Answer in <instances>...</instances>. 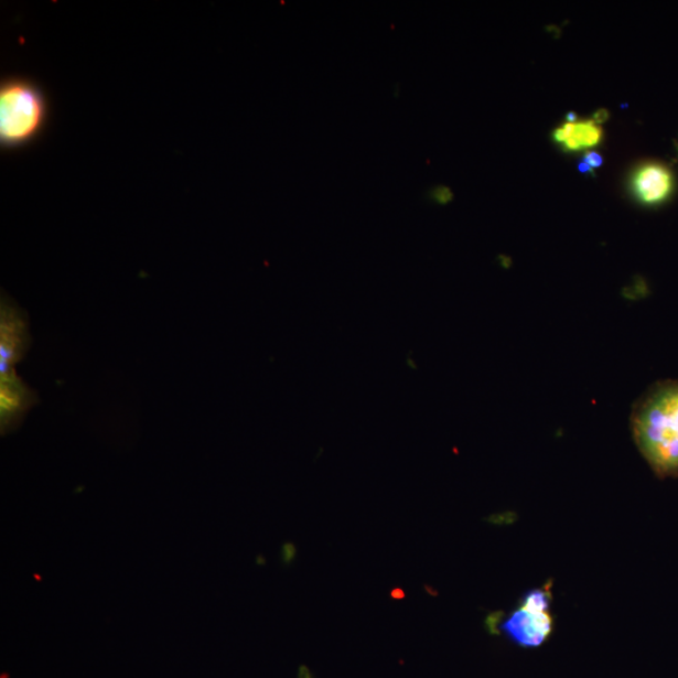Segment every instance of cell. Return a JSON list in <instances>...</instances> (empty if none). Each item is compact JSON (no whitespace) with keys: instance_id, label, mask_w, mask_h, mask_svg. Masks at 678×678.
<instances>
[{"instance_id":"cell-4","label":"cell","mask_w":678,"mask_h":678,"mask_svg":"<svg viewBox=\"0 0 678 678\" xmlns=\"http://www.w3.org/2000/svg\"><path fill=\"white\" fill-rule=\"evenodd\" d=\"M30 341L25 314L8 300H3L0 310V376L14 369L29 349Z\"/></svg>"},{"instance_id":"cell-3","label":"cell","mask_w":678,"mask_h":678,"mask_svg":"<svg viewBox=\"0 0 678 678\" xmlns=\"http://www.w3.org/2000/svg\"><path fill=\"white\" fill-rule=\"evenodd\" d=\"M551 593L538 588L523 596L517 610L502 623V631L514 644L526 648L539 647L553 632Z\"/></svg>"},{"instance_id":"cell-10","label":"cell","mask_w":678,"mask_h":678,"mask_svg":"<svg viewBox=\"0 0 678 678\" xmlns=\"http://www.w3.org/2000/svg\"><path fill=\"white\" fill-rule=\"evenodd\" d=\"M297 555V550L294 548L293 545H291V542H288V545H286L283 547V559L286 563L292 562V560L294 559Z\"/></svg>"},{"instance_id":"cell-2","label":"cell","mask_w":678,"mask_h":678,"mask_svg":"<svg viewBox=\"0 0 678 678\" xmlns=\"http://www.w3.org/2000/svg\"><path fill=\"white\" fill-rule=\"evenodd\" d=\"M50 103L42 87L25 77L0 84V147L15 151L37 141L47 128Z\"/></svg>"},{"instance_id":"cell-13","label":"cell","mask_w":678,"mask_h":678,"mask_svg":"<svg viewBox=\"0 0 678 678\" xmlns=\"http://www.w3.org/2000/svg\"><path fill=\"white\" fill-rule=\"evenodd\" d=\"M580 169H581V171H590V170H591V168H590V166H588V165L585 164V162H584V164H581V168H580Z\"/></svg>"},{"instance_id":"cell-9","label":"cell","mask_w":678,"mask_h":678,"mask_svg":"<svg viewBox=\"0 0 678 678\" xmlns=\"http://www.w3.org/2000/svg\"><path fill=\"white\" fill-rule=\"evenodd\" d=\"M602 158L599 155V153L595 152H590L586 153L585 155V164L588 166L592 168H600L602 165Z\"/></svg>"},{"instance_id":"cell-7","label":"cell","mask_w":678,"mask_h":678,"mask_svg":"<svg viewBox=\"0 0 678 678\" xmlns=\"http://www.w3.org/2000/svg\"><path fill=\"white\" fill-rule=\"evenodd\" d=\"M602 130L594 121H584L574 125L571 138L563 142L568 150L577 151L583 148L595 147L601 141Z\"/></svg>"},{"instance_id":"cell-11","label":"cell","mask_w":678,"mask_h":678,"mask_svg":"<svg viewBox=\"0 0 678 678\" xmlns=\"http://www.w3.org/2000/svg\"><path fill=\"white\" fill-rule=\"evenodd\" d=\"M609 117H610V114H609L607 111H605V110H600V111H596V112L594 114V121H595V122H599V123H602V122H604L605 120H607V119H609Z\"/></svg>"},{"instance_id":"cell-14","label":"cell","mask_w":678,"mask_h":678,"mask_svg":"<svg viewBox=\"0 0 678 678\" xmlns=\"http://www.w3.org/2000/svg\"><path fill=\"white\" fill-rule=\"evenodd\" d=\"M407 365H409L410 368L416 369V366L412 364L411 358H407Z\"/></svg>"},{"instance_id":"cell-1","label":"cell","mask_w":678,"mask_h":678,"mask_svg":"<svg viewBox=\"0 0 678 678\" xmlns=\"http://www.w3.org/2000/svg\"><path fill=\"white\" fill-rule=\"evenodd\" d=\"M632 431L642 455L661 477H678V381L659 383L632 413Z\"/></svg>"},{"instance_id":"cell-6","label":"cell","mask_w":678,"mask_h":678,"mask_svg":"<svg viewBox=\"0 0 678 678\" xmlns=\"http://www.w3.org/2000/svg\"><path fill=\"white\" fill-rule=\"evenodd\" d=\"M632 186L642 203L648 205L663 203L672 192L671 171L656 162L642 165L633 176Z\"/></svg>"},{"instance_id":"cell-8","label":"cell","mask_w":678,"mask_h":678,"mask_svg":"<svg viewBox=\"0 0 678 678\" xmlns=\"http://www.w3.org/2000/svg\"><path fill=\"white\" fill-rule=\"evenodd\" d=\"M430 198L437 204L446 205L452 202L454 194H452L451 189L448 186H437L431 190Z\"/></svg>"},{"instance_id":"cell-12","label":"cell","mask_w":678,"mask_h":678,"mask_svg":"<svg viewBox=\"0 0 678 678\" xmlns=\"http://www.w3.org/2000/svg\"><path fill=\"white\" fill-rule=\"evenodd\" d=\"M391 599L394 600H403L405 599V592L402 590H399V588H396V590H394L391 592Z\"/></svg>"},{"instance_id":"cell-5","label":"cell","mask_w":678,"mask_h":678,"mask_svg":"<svg viewBox=\"0 0 678 678\" xmlns=\"http://www.w3.org/2000/svg\"><path fill=\"white\" fill-rule=\"evenodd\" d=\"M35 402L37 397L14 369L0 376V423L3 432L14 429Z\"/></svg>"}]
</instances>
